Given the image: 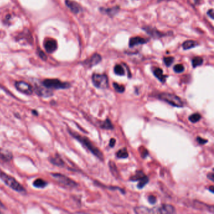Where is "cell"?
<instances>
[{
  "label": "cell",
  "mask_w": 214,
  "mask_h": 214,
  "mask_svg": "<svg viewBox=\"0 0 214 214\" xmlns=\"http://www.w3.org/2000/svg\"><path fill=\"white\" fill-rule=\"evenodd\" d=\"M14 86L20 93L27 95L32 94L34 90V89L30 83L24 81L15 82Z\"/></svg>",
  "instance_id": "8"
},
{
  "label": "cell",
  "mask_w": 214,
  "mask_h": 214,
  "mask_svg": "<svg viewBox=\"0 0 214 214\" xmlns=\"http://www.w3.org/2000/svg\"><path fill=\"white\" fill-rule=\"evenodd\" d=\"M114 73H115L116 75H121V76L124 75L125 74L124 69L121 65H116L114 68Z\"/></svg>",
  "instance_id": "28"
},
{
  "label": "cell",
  "mask_w": 214,
  "mask_h": 214,
  "mask_svg": "<svg viewBox=\"0 0 214 214\" xmlns=\"http://www.w3.org/2000/svg\"><path fill=\"white\" fill-rule=\"evenodd\" d=\"M148 42V40L144 39V38L140 37V36H135V37H132L129 40V45L130 47H134L136 45H142Z\"/></svg>",
  "instance_id": "15"
},
{
  "label": "cell",
  "mask_w": 214,
  "mask_h": 214,
  "mask_svg": "<svg viewBox=\"0 0 214 214\" xmlns=\"http://www.w3.org/2000/svg\"><path fill=\"white\" fill-rule=\"evenodd\" d=\"M52 176L53 177L59 184L62 186L68 188H74L76 187H77V183L75 181L72 180L70 178H68L67 176L60 174V173H52Z\"/></svg>",
  "instance_id": "5"
},
{
  "label": "cell",
  "mask_w": 214,
  "mask_h": 214,
  "mask_svg": "<svg viewBox=\"0 0 214 214\" xmlns=\"http://www.w3.org/2000/svg\"><path fill=\"white\" fill-rule=\"evenodd\" d=\"M44 47L48 53L54 52L57 49V43L54 39H47L44 42Z\"/></svg>",
  "instance_id": "11"
},
{
  "label": "cell",
  "mask_w": 214,
  "mask_h": 214,
  "mask_svg": "<svg viewBox=\"0 0 214 214\" xmlns=\"http://www.w3.org/2000/svg\"><path fill=\"white\" fill-rule=\"evenodd\" d=\"M32 112H33V113H34V114H33L34 115H36V116L38 115V112H37V111H36L33 110V111H32Z\"/></svg>",
  "instance_id": "39"
},
{
  "label": "cell",
  "mask_w": 214,
  "mask_h": 214,
  "mask_svg": "<svg viewBox=\"0 0 214 214\" xmlns=\"http://www.w3.org/2000/svg\"><path fill=\"white\" fill-rule=\"evenodd\" d=\"M209 190H210V191L212 193H213V192H214V191H213V186H211L210 188H209Z\"/></svg>",
  "instance_id": "38"
},
{
  "label": "cell",
  "mask_w": 214,
  "mask_h": 214,
  "mask_svg": "<svg viewBox=\"0 0 214 214\" xmlns=\"http://www.w3.org/2000/svg\"><path fill=\"white\" fill-rule=\"evenodd\" d=\"M130 180L133 181H139L138 185L137 186L139 189H142L149 182L148 177L145 175L142 171L137 172L134 175L131 177Z\"/></svg>",
  "instance_id": "7"
},
{
  "label": "cell",
  "mask_w": 214,
  "mask_h": 214,
  "mask_svg": "<svg viewBox=\"0 0 214 214\" xmlns=\"http://www.w3.org/2000/svg\"><path fill=\"white\" fill-rule=\"evenodd\" d=\"M101 60H102V57L100 55L98 54V53H94V55L91 56L90 58L84 61L83 65L89 68L93 67L97 65L99 63H100Z\"/></svg>",
  "instance_id": "9"
},
{
  "label": "cell",
  "mask_w": 214,
  "mask_h": 214,
  "mask_svg": "<svg viewBox=\"0 0 214 214\" xmlns=\"http://www.w3.org/2000/svg\"><path fill=\"white\" fill-rule=\"evenodd\" d=\"M207 178L210 180L212 181H213V179H214V175L213 173H209L207 175Z\"/></svg>",
  "instance_id": "37"
},
{
  "label": "cell",
  "mask_w": 214,
  "mask_h": 214,
  "mask_svg": "<svg viewBox=\"0 0 214 214\" xmlns=\"http://www.w3.org/2000/svg\"><path fill=\"white\" fill-rule=\"evenodd\" d=\"M50 162L53 165L57 166H64L65 165V163L63 161V159L60 158L58 155H56L54 157H51L50 158Z\"/></svg>",
  "instance_id": "20"
},
{
  "label": "cell",
  "mask_w": 214,
  "mask_h": 214,
  "mask_svg": "<svg viewBox=\"0 0 214 214\" xmlns=\"http://www.w3.org/2000/svg\"><path fill=\"white\" fill-rule=\"evenodd\" d=\"M175 209L172 205L164 204L161 207L158 208V213H175Z\"/></svg>",
  "instance_id": "14"
},
{
  "label": "cell",
  "mask_w": 214,
  "mask_h": 214,
  "mask_svg": "<svg viewBox=\"0 0 214 214\" xmlns=\"http://www.w3.org/2000/svg\"><path fill=\"white\" fill-rule=\"evenodd\" d=\"M42 85L49 89H65L71 87L68 82H64L57 79H47L42 82Z\"/></svg>",
  "instance_id": "4"
},
{
  "label": "cell",
  "mask_w": 214,
  "mask_h": 214,
  "mask_svg": "<svg viewBox=\"0 0 214 214\" xmlns=\"http://www.w3.org/2000/svg\"><path fill=\"white\" fill-rule=\"evenodd\" d=\"M101 127L104 129H109L112 130L114 129V126L112 125L111 121L109 119H107L105 121L101 124Z\"/></svg>",
  "instance_id": "24"
},
{
  "label": "cell",
  "mask_w": 214,
  "mask_h": 214,
  "mask_svg": "<svg viewBox=\"0 0 214 214\" xmlns=\"http://www.w3.org/2000/svg\"><path fill=\"white\" fill-rule=\"evenodd\" d=\"M207 14L208 16L210 17L211 18V19L213 20L214 19V14H213V9H210L207 11Z\"/></svg>",
  "instance_id": "35"
},
{
  "label": "cell",
  "mask_w": 214,
  "mask_h": 214,
  "mask_svg": "<svg viewBox=\"0 0 214 214\" xmlns=\"http://www.w3.org/2000/svg\"><path fill=\"white\" fill-rule=\"evenodd\" d=\"M202 116L199 113H194L192 115H190L188 118L189 121L192 123H196L198 121H199L201 119Z\"/></svg>",
  "instance_id": "26"
},
{
  "label": "cell",
  "mask_w": 214,
  "mask_h": 214,
  "mask_svg": "<svg viewBox=\"0 0 214 214\" xmlns=\"http://www.w3.org/2000/svg\"><path fill=\"white\" fill-rule=\"evenodd\" d=\"M156 201H157V200H156V198L155 196H154V195H149L148 197V202H149V203H151L152 205L155 204Z\"/></svg>",
  "instance_id": "32"
},
{
  "label": "cell",
  "mask_w": 214,
  "mask_h": 214,
  "mask_svg": "<svg viewBox=\"0 0 214 214\" xmlns=\"http://www.w3.org/2000/svg\"><path fill=\"white\" fill-rule=\"evenodd\" d=\"M113 87H114V89L116 90V91H117L118 93H123L125 91L124 86L123 85H120L116 82L113 83Z\"/></svg>",
  "instance_id": "29"
},
{
  "label": "cell",
  "mask_w": 214,
  "mask_h": 214,
  "mask_svg": "<svg viewBox=\"0 0 214 214\" xmlns=\"http://www.w3.org/2000/svg\"><path fill=\"white\" fill-rule=\"evenodd\" d=\"M158 97L159 100L167 102L173 107L182 108L184 105V103H183L181 99L173 94L162 93L158 94Z\"/></svg>",
  "instance_id": "3"
},
{
  "label": "cell",
  "mask_w": 214,
  "mask_h": 214,
  "mask_svg": "<svg viewBox=\"0 0 214 214\" xmlns=\"http://www.w3.org/2000/svg\"><path fill=\"white\" fill-rule=\"evenodd\" d=\"M33 185L35 187L39 188H43L47 185V183L42 178H38L33 181Z\"/></svg>",
  "instance_id": "23"
},
{
  "label": "cell",
  "mask_w": 214,
  "mask_h": 214,
  "mask_svg": "<svg viewBox=\"0 0 214 214\" xmlns=\"http://www.w3.org/2000/svg\"><path fill=\"white\" fill-rule=\"evenodd\" d=\"M203 60L200 57H195L192 59V64L194 68H196L198 66H200L203 64Z\"/></svg>",
  "instance_id": "27"
},
{
  "label": "cell",
  "mask_w": 214,
  "mask_h": 214,
  "mask_svg": "<svg viewBox=\"0 0 214 214\" xmlns=\"http://www.w3.org/2000/svg\"><path fill=\"white\" fill-rule=\"evenodd\" d=\"M153 74L155 77L162 83L165 82L166 79L167 78V75H163V70L160 68H155L153 70Z\"/></svg>",
  "instance_id": "16"
},
{
  "label": "cell",
  "mask_w": 214,
  "mask_h": 214,
  "mask_svg": "<svg viewBox=\"0 0 214 214\" xmlns=\"http://www.w3.org/2000/svg\"><path fill=\"white\" fill-rule=\"evenodd\" d=\"M163 61L167 67H170L173 63L174 61V58L172 57H165L163 58Z\"/></svg>",
  "instance_id": "31"
},
{
  "label": "cell",
  "mask_w": 214,
  "mask_h": 214,
  "mask_svg": "<svg viewBox=\"0 0 214 214\" xmlns=\"http://www.w3.org/2000/svg\"><path fill=\"white\" fill-rule=\"evenodd\" d=\"M115 144H116V140L114 139V138H111L110 140V141H109V146H110V147H111V148L114 147V146H115Z\"/></svg>",
  "instance_id": "36"
},
{
  "label": "cell",
  "mask_w": 214,
  "mask_h": 214,
  "mask_svg": "<svg viewBox=\"0 0 214 214\" xmlns=\"http://www.w3.org/2000/svg\"><path fill=\"white\" fill-rule=\"evenodd\" d=\"M0 178L2 180L7 186H8L16 192L19 193H25L26 192L25 188L11 176H10L4 172H1L0 173Z\"/></svg>",
  "instance_id": "2"
},
{
  "label": "cell",
  "mask_w": 214,
  "mask_h": 214,
  "mask_svg": "<svg viewBox=\"0 0 214 214\" xmlns=\"http://www.w3.org/2000/svg\"><path fill=\"white\" fill-rule=\"evenodd\" d=\"M65 4L71 11L75 14H78L82 11L81 6L73 0H65Z\"/></svg>",
  "instance_id": "12"
},
{
  "label": "cell",
  "mask_w": 214,
  "mask_h": 214,
  "mask_svg": "<svg viewBox=\"0 0 214 214\" xmlns=\"http://www.w3.org/2000/svg\"><path fill=\"white\" fill-rule=\"evenodd\" d=\"M68 132L72 135L75 140H77L79 143H80L83 146L87 149L90 152H91L95 156H96L98 159H99L101 161L104 160V156L102 153L100 151L98 148H97L95 145L92 143V141L86 136H83L78 133H75L71 129H68Z\"/></svg>",
  "instance_id": "1"
},
{
  "label": "cell",
  "mask_w": 214,
  "mask_h": 214,
  "mask_svg": "<svg viewBox=\"0 0 214 214\" xmlns=\"http://www.w3.org/2000/svg\"><path fill=\"white\" fill-rule=\"evenodd\" d=\"M197 141L200 144H205V143H207L208 142V140L203 139V138H202L201 137H199V136H198L197 137Z\"/></svg>",
  "instance_id": "33"
},
{
  "label": "cell",
  "mask_w": 214,
  "mask_h": 214,
  "mask_svg": "<svg viewBox=\"0 0 214 214\" xmlns=\"http://www.w3.org/2000/svg\"><path fill=\"white\" fill-rule=\"evenodd\" d=\"M143 29L149 35H150L153 38H155V39H159V38L164 36L165 35L163 32L158 31V30H156V28L151 27H144L143 28Z\"/></svg>",
  "instance_id": "10"
},
{
  "label": "cell",
  "mask_w": 214,
  "mask_h": 214,
  "mask_svg": "<svg viewBox=\"0 0 214 214\" xmlns=\"http://www.w3.org/2000/svg\"><path fill=\"white\" fill-rule=\"evenodd\" d=\"M128 152L126 149V148H122L119 149L117 153H116V156L118 158H127L128 157Z\"/></svg>",
  "instance_id": "25"
},
{
  "label": "cell",
  "mask_w": 214,
  "mask_h": 214,
  "mask_svg": "<svg viewBox=\"0 0 214 214\" xmlns=\"http://www.w3.org/2000/svg\"><path fill=\"white\" fill-rule=\"evenodd\" d=\"M119 6H115V7L111 8H107V9L101 8V11L108 14L109 17H113L119 11Z\"/></svg>",
  "instance_id": "21"
},
{
  "label": "cell",
  "mask_w": 214,
  "mask_h": 214,
  "mask_svg": "<svg viewBox=\"0 0 214 214\" xmlns=\"http://www.w3.org/2000/svg\"><path fill=\"white\" fill-rule=\"evenodd\" d=\"M195 207L198 209V210H207L208 211H210L211 212H213V206H209L205 203H201L200 202L195 201L194 202Z\"/></svg>",
  "instance_id": "19"
},
{
  "label": "cell",
  "mask_w": 214,
  "mask_h": 214,
  "mask_svg": "<svg viewBox=\"0 0 214 214\" xmlns=\"http://www.w3.org/2000/svg\"><path fill=\"white\" fill-rule=\"evenodd\" d=\"M134 212L137 213H158V208L148 209L145 207H139L134 209Z\"/></svg>",
  "instance_id": "17"
},
{
  "label": "cell",
  "mask_w": 214,
  "mask_h": 214,
  "mask_svg": "<svg viewBox=\"0 0 214 214\" xmlns=\"http://www.w3.org/2000/svg\"><path fill=\"white\" fill-rule=\"evenodd\" d=\"M185 68L182 64H177L173 68V70L176 73H181L184 71Z\"/></svg>",
  "instance_id": "30"
},
{
  "label": "cell",
  "mask_w": 214,
  "mask_h": 214,
  "mask_svg": "<svg viewBox=\"0 0 214 214\" xmlns=\"http://www.w3.org/2000/svg\"><path fill=\"white\" fill-rule=\"evenodd\" d=\"M198 43L194 40H187L183 43L182 47L184 50H188L197 47Z\"/></svg>",
  "instance_id": "22"
},
{
  "label": "cell",
  "mask_w": 214,
  "mask_h": 214,
  "mask_svg": "<svg viewBox=\"0 0 214 214\" xmlns=\"http://www.w3.org/2000/svg\"><path fill=\"white\" fill-rule=\"evenodd\" d=\"M162 1H165V0H158V2H162ZM166 1H167V0H166Z\"/></svg>",
  "instance_id": "40"
},
{
  "label": "cell",
  "mask_w": 214,
  "mask_h": 214,
  "mask_svg": "<svg viewBox=\"0 0 214 214\" xmlns=\"http://www.w3.org/2000/svg\"><path fill=\"white\" fill-rule=\"evenodd\" d=\"M94 86L98 89H105L109 87V80L105 74H94L92 76Z\"/></svg>",
  "instance_id": "6"
},
{
  "label": "cell",
  "mask_w": 214,
  "mask_h": 214,
  "mask_svg": "<svg viewBox=\"0 0 214 214\" xmlns=\"http://www.w3.org/2000/svg\"><path fill=\"white\" fill-rule=\"evenodd\" d=\"M39 56L40 57V58L44 60H47V55H45V53L42 51V50H39Z\"/></svg>",
  "instance_id": "34"
},
{
  "label": "cell",
  "mask_w": 214,
  "mask_h": 214,
  "mask_svg": "<svg viewBox=\"0 0 214 214\" xmlns=\"http://www.w3.org/2000/svg\"><path fill=\"white\" fill-rule=\"evenodd\" d=\"M35 92L38 95L42 97H49L52 96V92L50 91L49 89L46 87L43 88L41 87H38L36 89H35Z\"/></svg>",
  "instance_id": "18"
},
{
  "label": "cell",
  "mask_w": 214,
  "mask_h": 214,
  "mask_svg": "<svg viewBox=\"0 0 214 214\" xmlns=\"http://www.w3.org/2000/svg\"><path fill=\"white\" fill-rule=\"evenodd\" d=\"M13 158V155L10 151L3 148H0V159L8 162L11 161Z\"/></svg>",
  "instance_id": "13"
}]
</instances>
